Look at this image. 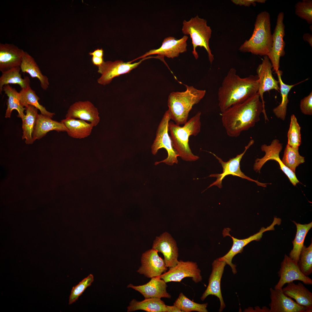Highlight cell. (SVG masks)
<instances>
[{
  "mask_svg": "<svg viewBox=\"0 0 312 312\" xmlns=\"http://www.w3.org/2000/svg\"><path fill=\"white\" fill-rule=\"evenodd\" d=\"M166 312H182L178 307L174 305L173 306L166 305Z\"/></svg>",
  "mask_w": 312,
  "mask_h": 312,
  "instance_id": "45",
  "label": "cell"
},
{
  "mask_svg": "<svg viewBox=\"0 0 312 312\" xmlns=\"http://www.w3.org/2000/svg\"><path fill=\"white\" fill-rule=\"evenodd\" d=\"M254 141L253 140H250L247 145L245 146V150L242 153L237 155L235 157L230 159L227 161H224L220 158L211 152H209L213 155L221 164L223 168V172L221 174H212L209 177H216V180L211 184L207 188L216 185L221 188L222 187V181L226 176L229 175H232L233 176H237L242 179H247L249 181L256 183L258 185L263 187H266L267 183H262L256 180H254L246 176L241 171L240 168V162L244 155L247 150L253 144Z\"/></svg>",
  "mask_w": 312,
  "mask_h": 312,
  "instance_id": "8",
  "label": "cell"
},
{
  "mask_svg": "<svg viewBox=\"0 0 312 312\" xmlns=\"http://www.w3.org/2000/svg\"><path fill=\"white\" fill-rule=\"evenodd\" d=\"M25 51L12 44H0V71L20 67Z\"/></svg>",
  "mask_w": 312,
  "mask_h": 312,
  "instance_id": "23",
  "label": "cell"
},
{
  "mask_svg": "<svg viewBox=\"0 0 312 312\" xmlns=\"http://www.w3.org/2000/svg\"><path fill=\"white\" fill-rule=\"evenodd\" d=\"M49 116L41 114H38L33 134L34 142L41 139L51 131L67 132V128L62 122L53 120Z\"/></svg>",
  "mask_w": 312,
  "mask_h": 312,
  "instance_id": "25",
  "label": "cell"
},
{
  "mask_svg": "<svg viewBox=\"0 0 312 312\" xmlns=\"http://www.w3.org/2000/svg\"><path fill=\"white\" fill-rule=\"evenodd\" d=\"M282 144L277 139H274L270 145H262L261 151L265 152L264 156L261 158H257L255 160L253 169L256 172H259L268 160H275L279 164L280 169L286 175L290 182L294 186L299 181L296 176L295 173L286 167L283 163L279 157V154L282 150Z\"/></svg>",
  "mask_w": 312,
  "mask_h": 312,
  "instance_id": "9",
  "label": "cell"
},
{
  "mask_svg": "<svg viewBox=\"0 0 312 312\" xmlns=\"http://www.w3.org/2000/svg\"><path fill=\"white\" fill-rule=\"evenodd\" d=\"M99 114L97 108L90 102L88 101H79L70 106L66 118H77L87 121L94 127L99 122Z\"/></svg>",
  "mask_w": 312,
  "mask_h": 312,
  "instance_id": "21",
  "label": "cell"
},
{
  "mask_svg": "<svg viewBox=\"0 0 312 312\" xmlns=\"http://www.w3.org/2000/svg\"><path fill=\"white\" fill-rule=\"evenodd\" d=\"M301 127L296 116H291L289 127L287 133V144L294 148H299L301 143Z\"/></svg>",
  "mask_w": 312,
  "mask_h": 312,
  "instance_id": "37",
  "label": "cell"
},
{
  "mask_svg": "<svg viewBox=\"0 0 312 312\" xmlns=\"http://www.w3.org/2000/svg\"><path fill=\"white\" fill-rule=\"evenodd\" d=\"M298 149L287 144L282 160L284 164L294 173L296 167L305 162L304 157L300 155Z\"/></svg>",
  "mask_w": 312,
  "mask_h": 312,
  "instance_id": "35",
  "label": "cell"
},
{
  "mask_svg": "<svg viewBox=\"0 0 312 312\" xmlns=\"http://www.w3.org/2000/svg\"><path fill=\"white\" fill-rule=\"evenodd\" d=\"M166 305L158 298H145L141 301L132 300L127 307V312L143 310L148 312H166Z\"/></svg>",
  "mask_w": 312,
  "mask_h": 312,
  "instance_id": "29",
  "label": "cell"
},
{
  "mask_svg": "<svg viewBox=\"0 0 312 312\" xmlns=\"http://www.w3.org/2000/svg\"><path fill=\"white\" fill-rule=\"evenodd\" d=\"M270 312H311L312 309L302 306L286 296L282 289H270Z\"/></svg>",
  "mask_w": 312,
  "mask_h": 312,
  "instance_id": "16",
  "label": "cell"
},
{
  "mask_svg": "<svg viewBox=\"0 0 312 312\" xmlns=\"http://www.w3.org/2000/svg\"><path fill=\"white\" fill-rule=\"evenodd\" d=\"M272 43L270 15L268 12L263 11L257 15L251 36L240 46L239 50L243 53L268 56Z\"/></svg>",
  "mask_w": 312,
  "mask_h": 312,
  "instance_id": "4",
  "label": "cell"
},
{
  "mask_svg": "<svg viewBox=\"0 0 312 312\" xmlns=\"http://www.w3.org/2000/svg\"><path fill=\"white\" fill-rule=\"evenodd\" d=\"M295 13L309 24H312V0H303L295 5Z\"/></svg>",
  "mask_w": 312,
  "mask_h": 312,
  "instance_id": "39",
  "label": "cell"
},
{
  "mask_svg": "<svg viewBox=\"0 0 312 312\" xmlns=\"http://www.w3.org/2000/svg\"><path fill=\"white\" fill-rule=\"evenodd\" d=\"M284 13L279 12L277 16L276 25L272 34V43L271 51L267 56L276 73L279 70L281 57L285 54V42L283 40L285 35V26L283 23Z\"/></svg>",
  "mask_w": 312,
  "mask_h": 312,
  "instance_id": "13",
  "label": "cell"
},
{
  "mask_svg": "<svg viewBox=\"0 0 312 312\" xmlns=\"http://www.w3.org/2000/svg\"><path fill=\"white\" fill-rule=\"evenodd\" d=\"M167 287L166 283L159 276L151 278L149 282L143 285L135 286L130 284L127 286L139 291L145 298H170L171 295L167 291Z\"/></svg>",
  "mask_w": 312,
  "mask_h": 312,
  "instance_id": "22",
  "label": "cell"
},
{
  "mask_svg": "<svg viewBox=\"0 0 312 312\" xmlns=\"http://www.w3.org/2000/svg\"><path fill=\"white\" fill-rule=\"evenodd\" d=\"M265 121H269L265 106L258 93L246 101L233 105L221 112V120L227 134L231 137L239 136L243 131L255 126L261 113Z\"/></svg>",
  "mask_w": 312,
  "mask_h": 312,
  "instance_id": "1",
  "label": "cell"
},
{
  "mask_svg": "<svg viewBox=\"0 0 312 312\" xmlns=\"http://www.w3.org/2000/svg\"><path fill=\"white\" fill-rule=\"evenodd\" d=\"M188 36L184 35L179 39L173 37L169 36L163 40L161 46L157 49H151L144 55L131 61L132 62L140 58H144L147 56L157 54V57L164 59V57L173 59L178 57L179 54L187 50V41Z\"/></svg>",
  "mask_w": 312,
  "mask_h": 312,
  "instance_id": "14",
  "label": "cell"
},
{
  "mask_svg": "<svg viewBox=\"0 0 312 312\" xmlns=\"http://www.w3.org/2000/svg\"><path fill=\"white\" fill-rule=\"evenodd\" d=\"M201 115V112H198L183 126L172 121L168 123V131L173 147L179 157L186 161H194L199 159L198 156L192 152L189 144V139L190 136H196L200 132Z\"/></svg>",
  "mask_w": 312,
  "mask_h": 312,
  "instance_id": "3",
  "label": "cell"
},
{
  "mask_svg": "<svg viewBox=\"0 0 312 312\" xmlns=\"http://www.w3.org/2000/svg\"><path fill=\"white\" fill-rule=\"evenodd\" d=\"M278 274L280 279L274 287L275 289H282L285 284L296 280L301 281L306 285L312 284V279L302 273L298 263L286 255L281 263Z\"/></svg>",
  "mask_w": 312,
  "mask_h": 312,
  "instance_id": "15",
  "label": "cell"
},
{
  "mask_svg": "<svg viewBox=\"0 0 312 312\" xmlns=\"http://www.w3.org/2000/svg\"><path fill=\"white\" fill-rule=\"evenodd\" d=\"M300 108L302 112L305 115H312V92L302 99L300 102Z\"/></svg>",
  "mask_w": 312,
  "mask_h": 312,
  "instance_id": "41",
  "label": "cell"
},
{
  "mask_svg": "<svg viewBox=\"0 0 312 312\" xmlns=\"http://www.w3.org/2000/svg\"><path fill=\"white\" fill-rule=\"evenodd\" d=\"M183 312L197 311L199 312H207V309L208 304H198L191 300L182 293H180L179 297L174 303Z\"/></svg>",
  "mask_w": 312,
  "mask_h": 312,
  "instance_id": "36",
  "label": "cell"
},
{
  "mask_svg": "<svg viewBox=\"0 0 312 312\" xmlns=\"http://www.w3.org/2000/svg\"><path fill=\"white\" fill-rule=\"evenodd\" d=\"M19 93L20 102L23 107H25L29 105H32L39 109L41 114L52 118L55 115L54 113L47 111L45 107L40 104L38 102L40 98L30 86L27 88L21 89Z\"/></svg>",
  "mask_w": 312,
  "mask_h": 312,
  "instance_id": "34",
  "label": "cell"
},
{
  "mask_svg": "<svg viewBox=\"0 0 312 312\" xmlns=\"http://www.w3.org/2000/svg\"><path fill=\"white\" fill-rule=\"evenodd\" d=\"M226 264L224 261L217 259L212 263V271L209 280V283L200 299L204 301L209 295H214L219 298L220 302L219 312L222 311L225 307L221 294L220 282L224 268Z\"/></svg>",
  "mask_w": 312,
  "mask_h": 312,
  "instance_id": "20",
  "label": "cell"
},
{
  "mask_svg": "<svg viewBox=\"0 0 312 312\" xmlns=\"http://www.w3.org/2000/svg\"><path fill=\"white\" fill-rule=\"evenodd\" d=\"M158 251L152 248L143 253L141 258V265L137 272L148 278L160 276L166 272L167 267L164 259Z\"/></svg>",
  "mask_w": 312,
  "mask_h": 312,
  "instance_id": "17",
  "label": "cell"
},
{
  "mask_svg": "<svg viewBox=\"0 0 312 312\" xmlns=\"http://www.w3.org/2000/svg\"><path fill=\"white\" fill-rule=\"evenodd\" d=\"M3 91L8 97L7 105V108L6 111L5 117L10 118L12 111L14 109L17 110L18 113V116L22 120L25 114L24 111L25 107L21 105L20 98V94L16 90L9 84L5 85L3 88Z\"/></svg>",
  "mask_w": 312,
  "mask_h": 312,
  "instance_id": "31",
  "label": "cell"
},
{
  "mask_svg": "<svg viewBox=\"0 0 312 312\" xmlns=\"http://www.w3.org/2000/svg\"><path fill=\"white\" fill-rule=\"evenodd\" d=\"M303 40L308 42L310 46L312 47V35L309 33H305L303 36Z\"/></svg>",
  "mask_w": 312,
  "mask_h": 312,
  "instance_id": "46",
  "label": "cell"
},
{
  "mask_svg": "<svg viewBox=\"0 0 312 312\" xmlns=\"http://www.w3.org/2000/svg\"><path fill=\"white\" fill-rule=\"evenodd\" d=\"M92 61L93 64L98 67L101 66L104 62L103 57L92 56Z\"/></svg>",
  "mask_w": 312,
  "mask_h": 312,
  "instance_id": "43",
  "label": "cell"
},
{
  "mask_svg": "<svg viewBox=\"0 0 312 312\" xmlns=\"http://www.w3.org/2000/svg\"><path fill=\"white\" fill-rule=\"evenodd\" d=\"M61 122L67 128L68 135L76 139L83 138L90 135L94 127L90 123L80 119L66 118Z\"/></svg>",
  "mask_w": 312,
  "mask_h": 312,
  "instance_id": "26",
  "label": "cell"
},
{
  "mask_svg": "<svg viewBox=\"0 0 312 312\" xmlns=\"http://www.w3.org/2000/svg\"><path fill=\"white\" fill-rule=\"evenodd\" d=\"M281 72L280 70H279L276 74L278 76V81L280 84V90L282 97L281 101L278 106L273 109V112L277 118L284 121L286 118L287 107L289 102L288 99L289 92L294 86L308 79H306L294 84L287 85L285 83L282 81Z\"/></svg>",
  "mask_w": 312,
  "mask_h": 312,
  "instance_id": "33",
  "label": "cell"
},
{
  "mask_svg": "<svg viewBox=\"0 0 312 312\" xmlns=\"http://www.w3.org/2000/svg\"><path fill=\"white\" fill-rule=\"evenodd\" d=\"M266 0H232L231 1L236 5L245 6H250L252 5L255 6L256 3H264Z\"/></svg>",
  "mask_w": 312,
  "mask_h": 312,
  "instance_id": "42",
  "label": "cell"
},
{
  "mask_svg": "<svg viewBox=\"0 0 312 312\" xmlns=\"http://www.w3.org/2000/svg\"><path fill=\"white\" fill-rule=\"evenodd\" d=\"M160 277L166 283L180 282L187 277L192 278L196 283L201 282L202 280L201 271L196 262L182 260L179 261L176 265L170 268L168 271L162 274Z\"/></svg>",
  "mask_w": 312,
  "mask_h": 312,
  "instance_id": "11",
  "label": "cell"
},
{
  "mask_svg": "<svg viewBox=\"0 0 312 312\" xmlns=\"http://www.w3.org/2000/svg\"><path fill=\"white\" fill-rule=\"evenodd\" d=\"M185 86L186 89L184 91L171 92L168 101L170 119L179 125H184L187 121L192 107L202 99L206 92L205 90Z\"/></svg>",
  "mask_w": 312,
  "mask_h": 312,
  "instance_id": "5",
  "label": "cell"
},
{
  "mask_svg": "<svg viewBox=\"0 0 312 312\" xmlns=\"http://www.w3.org/2000/svg\"><path fill=\"white\" fill-rule=\"evenodd\" d=\"M20 67H14L2 72L0 77V94H2L4 86L10 84L18 85L21 89L30 86V80L28 77L23 78L20 73Z\"/></svg>",
  "mask_w": 312,
  "mask_h": 312,
  "instance_id": "30",
  "label": "cell"
},
{
  "mask_svg": "<svg viewBox=\"0 0 312 312\" xmlns=\"http://www.w3.org/2000/svg\"><path fill=\"white\" fill-rule=\"evenodd\" d=\"M152 248L163 254L167 267H173L179 262L178 249L176 242L168 233L165 232L156 237Z\"/></svg>",
  "mask_w": 312,
  "mask_h": 312,
  "instance_id": "18",
  "label": "cell"
},
{
  "mask_svg": "<svg viewBox=\"0 0 312 312\" xmlns=\"http://www.w3.org/2000/svg\"><path fill=\"white\" fill-rule=\"evenodd\" d=\"M297 228L296 235L292 242L293 249L291 250L289 257L297 263L299 259L301 251L304 246V243L307 234L312 227V222L304 224L293 221Z\"/></svg>",
  "mask_w": 312,
  "mask_h": 312,
  "instance_id": "32",
  "label": "cell"
},
{
  "mask_svg": "<svg viewBox=\"0 0 312 312\" xmlns=\"http://www.w3.org/2000/svg\"><path fill=\"white\" fill-rule=\"evenodd\" d=\"M272 64L268 56H265L256 70L259 83L258 93L264 106V93L272 90L277 91L280 90L279 82L274 78L272 75Z\"/></svg>",
  "mask_w": 312,
  "mask_h": 312,
  "instance_id": "19",
  "label": "cell"
},
{
  "mask_svg": "<svg viewBox=\"0 0 312 312\" xmlns=\"http://www.w3.org/2000/svg\"><path fill=\"white\" fill-rule=\"evenodd\" d=\"M282 290L286 296L294 299L299 304L312 309V293L302 283L289 282L282 288Z\"/></svg>",
  "mask_w": 312,
  "mask_h": 312,
  "instance_id": "24",
  "label": "cell"
},
{
  "mask_svg": "<svg viewBox=\"0 0 312 312\" xmlns=\"http://www.w3.org/2000/svg\"><path fill=\"white\" fill-rule=\"evenodd\" d=\"M183 24L182 32L185 35L190 36L193 47L192 53L195 59L198 57L196 48L198 46L203 47L207 51L209 60L211 64L214 60L209 46L212 30L210 27L207 25V21L197 15L188 21L184 20Z\"/></svg>",
  "mask_w": 312,
  "mask_h": 312,
  "instance_id": "6",
  "label": "cell"
},
{
  "mask_svg": "<svg viewBox=\"0 0 312 312\" xmlns=\"http://www.w3.org/2000/svg\"><path fill=\"white\" fill-rule=\"evenodd\" d=\"M257 75L241 78L231 68L224 78L218 93V105L222 112L234 105L243 102L258 93Z\"/></svg>",
  "mask_w": 312,
  "mask_h": 312,
  "instance_id": "2",
  "label": "cell"
},
{
  "mask_svg": "<svg viewBox=\"0 0 312 312\" xmlns=\"http://www.w3.org/2000/svg\"><path fill=\"white\" fill-rule=\"evenodd\" d=\"M89 54L90 55L98 57H103V51L102 49H97L92 52H90Z\"/></svg>",
  "mask_w": 312,
  "mask_h": 312,
  "instance_id": "44",
  "label": "cell"
},
{
  "mask_svg": "<svg viewBox=\"0 0 312 312\" xmlns=\"http://www.w3.org/2000/svg\"><path fill=\"white\" fill-rule=\"evenodd\" d=\"M280 223V220L278 218L275 217L272 224L270 226L266 228L262 227L257 233L243 239H238L231 236L227 231V228L225 229L223 232V236H230L233 240V244L231 249L227 253L218 259L220 261H224L226 264L229 265L231 268L233 274H236V265L232 263L233 257L237 254L241 253L244 248L248 243L254 240H259L262 238L264 232L268 231L274 230V226L276 225H279Z\"/></svg>",
  "mask_w": 312,
  "mask_h": 312,
  "instance_id": "10",
  "label": "cell"
},
{
  "mask_svg": "<svg viewBox=\"0 0 312 312\" xmlns=\"http://www.w3.org/2000/svg\"><path fill=\"white\" fill-rule=\"evenodd\" d=\"M20 67L22 72L28 73L33 78H38L43 89H48L49 85L48 78L42 74L34 58L27 52H24Z\"/></svg>",
  "mask_w": 312,
  "mask_h": 312,
  "instance_id": "27",
  "label": "cell"
},
{
  "mask_svg": "<svg viewBox=\"0 0 312 312\" xmlns=\"http://www.w3.org/2000/svg\"><path fill=\"white\" fill-rule=\"evenodd\" d=\"M93 281L94 276L92 274H90L78 284L73 287L70 296L69 304H71L75 302L86 289L91 285Z\"/></svg>",
  "mask_w": 312,
  "mask_h": 312,
  "instance_id": "40",
  "label": "cell"
},
{
  "mask_svg": "<svg viewBox=\"0 0 312 312\" xmlns=\"http://www.w3.org/2000/svg\"><path fill=\"white\" fill-rule=\"evenodd\" d=\"M170 114L168 110L165 113L158 127L156 136L151 146V152L155 155L158 150L165 148L168 153L167 157L160 161L156 162V165L164 163L169 166H172L174 164H177V157L179 155L174 149L170 136L168 134V125L170 120Z\"/></svg>",
  "mask_w": 312,
  "mask_h": 312,
  "instance_id": "7",
  "label": "cell"
},
{
  "mask_svg": "<svg viewBox=\"0 0 312 312\" xmlns=\"http://www.w3.org/2000/svg\"><path fill=\"white\" fill-rule=\"evenodd\" d=\"M25 108L26 114L22 120L23 130L22 138L25 139L26 144H30L34 142L33 134L38 114V109L30 105Z\"/></svg>",
  "mask_w": 312,
  "mask_h": 312,
  "instance_id": "28",
  "label": "cell"
},
{
  "mask_svg": "<svg viewBox=\"0 0 312 312\" xmlns=\"http://www.w3.org/2000/svg\"><path fill=\"white\" fill-rule=\"evenodd\" d=\"M151 57H145L138 62L133 64L131 61L125 62L120 60L114 62H104L98 67V72L101 74V76L97 80V82L99 84L103 85L108 84L115 77L129 73L143 61Z\"/></svg>",
  "mask_w": 312,
  "mask_h": 312,
  "instance_id": "12",
  "label": "cell"
},
{
  "mask_svg": "<svg viewBox=\"0 0 312 312\" xmlns=\"http://www.w3.org/2000/svg\"><path fill=\"white\" fill-rule=\"evenodd\" d=\"M298 265L302 273L309 276L312 273V243L308 247L304 246L299 257Z\"/></svg>",
  "mask_w": 312,
  "mask_h": 312,
  "instance_id": "38",
  "label": "cell"
}]
</instances>
